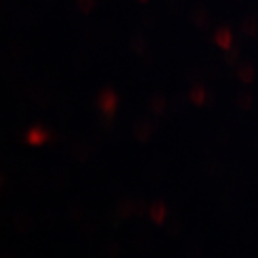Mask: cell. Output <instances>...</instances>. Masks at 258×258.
<instances>
[{"label":"cell","instance_id":"obj_6","mask_svg":"<svg viewBox=\"0 0 258 258\" xmlns=\"http://www.w3.org/2000/svg\"><path fill=\"white\" fill-rule=\"evenodd\" d=\"M96 2H98V0H79V10L84 12V14H88V12H92L94 10Z\"/></svg>","mask_w":258,"mask_h":258},{"label":"cell","instance_id":"obj_5","mask_svg":"<svg viewBox=\"0 0 258 258\" xmlns=\"http://www.w3.org/2000/svg\"><path fill=\"white\" fill-rule=\"evenodd\" d=\"M239 42H233V46L230 50H226V61L233 63V59H237V55H239Z\"/></svg>","mask_w":258,"mask_h":258},{"label":"cell","instance_id":"obj_8","mask_svg":"<svg viewBox=\"0 0 258 258\" xmlns=\"http://www.w3.org/2000/svg\"><path fill=\"white\" fill-rule=\"evenodd\" d=\"M155 21H157L155 12H148V14H144V23H146V25H155Z\"/></svg>","mask_w":258,"mask_h":258},{"label":"cell","instance_id":"obj_2","mask_svg":"<svg viewBox=\"0 0 258 258\" xmlns=\"http://www.w3.org/2000/svg\"><path fill=\"white\" fill-rule=\"evenodd\" d=\"M130 50L134 52V54H144L146 50H149L148 42H146V38H144V35L142 33H134L132 37H130Z\"/></svg>","mask_w":258,"mask_h":258},{"label":"cell","instance_id":"obj_1","mask_svg":"<svg viewBox=\"0 0 258 258\" xmlns=\"http://www.w3.org/2000/svg\"><path fill=\"white\" fill-rule=\"evenodd\" d=\"M214 44L220 46L222 50H230L233 46V33L230 27H220L214 33Z\"/></svg>","mask_w":258,"mask_h":258},{"label":"cell","instance_id":"obj_7","mask_svg":"<svg viewBox=\"0 0 258 258\" xmlns=\"http://www.w3.org/2000/svg\"><path fill=\"white\" fill-rule=\"evenodd\" d=\"M239 73H241V79H243V81H252L254 71H252V67H250V65H243Z\"/></svg>","mask_w":258,"mask_h":258},{"label":"cell","instance_id":"obj_3","mask_svg":"<svg viewBox=\"0 0 258 258\" xmlns=\"http://www.w3.org/2000/svg\"><path fill=\"white\" fill-rule=\"evenodd\" d=\"M191 21H194L195 27L199 29H205L209 25V12L205 8H197L191 12Z\"/></svg>","mask_w":258,"mask_h":258},{"label":"cell","instance_id":"obj_9","mask_svg":"<svg viewBox=\"0 0 258 258\" xmlns=\"http://www.w3.org/2000/svg\"><path fill=\"white\" fill-rule=\"evenodd\" d=\"M138 2H148V0H138Z\"/></svg>","mask_w":258,"mask_h":258},{"label":"cell","instance_id":"obj_4","mask_svg":"<svg viewBox=\"0 0 258 258\" xmlns=\"http://www.w3.org/2000/svg\"><path fill=\"white\" fill-rule=\"evenodd\" d=\"M241 29H243V33L245 35H249V37H254L258 33V21L254 16H247V18L243 19V23H241Z\"/></svg>","mask_w":258,"mask_h":258}]
</instances>
